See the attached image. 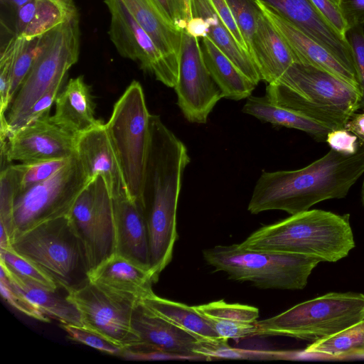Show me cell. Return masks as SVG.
<instances>
[{
	"label": "cell",
	"instance_id": "ab89813d",
	"mask_svg": "<svg viewBox=\"0 0 364 364\" xmlns=\"http://www.w3.org/2000/svg\"><path fill=\"white\" fill-rule=\"evenodd\" d=\"M65 80L56 82L52 85L33 105L30 109L23 125L37 119L50 117V110L53 104L62 90Z\"/></svg>",
	"mask_w": 364,
	"mask_h": 364
},
{
	"label": "cell",
	"instance_id": "bcb514c9",
	"mask_svg": "<svg viewBox=\"0 0 364 364\" xmlns=\"http://www.w3.org/2000/svg\"><path fill=\"white\" fill-rule=\"evenodd\" d=\"M344 129L355 135L360 145L364 147V112L354 113L346 122Z\"/></svg>",
	"mask_w": 364,
	"mask_h": 364
},
{
	"label": "cell",
	"instance_id": "7a4b0ae2",
	"mask_svg": "<svg viewBox=\"0 0 364 364\" xmlns=\"http://www.w3.org/2000/svg\"><path fill=\"white\" fill-rule=\"evenodd\" d=\"M265 96L274 104L291 109L327 127L343 129L359 109L358 89L314 65L294 62L275 82L267 84Z\"/></svg>",
	"mask_w": 364,
	"mask_h": 364
},
{
	"label": "cell",
	"instance_id": "f5cc1de1",
	"mask_svg": "<svg viewBox=\"0 0 364 364\" xmlns=\"http://www.w3.org/2000/svg\"><path fill=\"white\" fill-rule=\"evenodd\" d=\"M54 1H59V0H54Z\"/></svg>",
	"mask_w": 364,
	"mask_h": 364
},
{
	"label": "cell",
	"instance_id": "7dc6e473",
	"mask_svg": "<svg viewBox=\"0 0 364 364\" xmlns=\"http://www.w3.org/2000/svg\"><path fill=\"white\" fill-rule=\"evenodd\" d=\"M31 0H0L1 8L13 14L14 18L17 10Z\"/></svg>",
	"mask_w": 364,
	"mask_h": 364
},
{
	"label": "cell",
	"instance_id": "5b68a950",
	"mask_svg": "<svg viewBox=\"0 0 364 364\" xmlns=\"http://www.w3.org/2000/svg\"><path fill=\"white\" fill-rule=\"evenodd\" d=\"M79 53L80 20L74 6L63 22L39 37L33 65L6 114L11 132L24 124L30 109L52 85L65 80Z\"/></svg>",
	"mask_w": 364,
	"mask_h": 364
},
{
	"label": "cell",
	"instance_id": "83f0119b",
	"mask_svg": "<svg viewBox=\"0 0 364 364\" xmlns=\"http://www.w3.org/2000/svg\"><path fill=\"white\" fill-rule=\"evenodd\" d=\"M242 111L274 126L302 131L319 142L326 141L328 134L331 131L327 127L299 112L272 103L265 95H250L247 98Z\"/></svg>",
	"mask_w": 364,
	"mask_h": 364
},
{
	"label": "cell",
	"instance_id": "b9f144b4",
	"mask_svg": "<svg viewBox=\"0 0 364 364\" xmlns=\"http://www.w3.org/2000/svg\"><path fill=\"white\" fill-rule=\"evenodd\" d=\"M324 18L341 36L346 38L349 26L339 6L331 0H311Z\"/></svg>",
	"mask_w": 364,
	"mask_h": 364
},
{
	"label": "cell",
	"instance_id": "ba28073f",
	"mask_svg": "<svg viewBox=\"0 0 364 364\" xmlns=\"http://www.w3.org/2000/svg\"><path fill=\"white\" fill-rule=\"evenodd\" d=\"M143 88L134 80L115 102L106 129L127 193L142 204L141 193L149 146V117ZM143 205V204H142Z\"/></svg>",
	"mask_w": 364,
	"mask_h": 364
},
{
	"label": "cell",
	"instance_id": "d590c367",
	"mask_svg": "<svg viewBox=\"0 0 364 364\" xmlns=\"http://www.w3.org/2000/svg\"><path fill=\"white\" fill-rule=\"evenodd\" d=\"M0 291L4 299L23 314L41 321H50V318L15 288L2 269L0 271Z\"/></svg>",
	"mask_w": 364,
	"mask_h": 364
},
{
	"label": "cell",
	"instance_id": "60d3db41",
	"mask_svg": "<svg viewBox=\"0 0 364 364\" xmlns=\"http://www.w3.org/2000/svg\"><path fill=\"white\" fill-rule=\"evenodd\" d=\"M326 142L331 149L347 155L355 154L361 146L358 137L344 128L331 130Z\"/></svg>",
	"mask_w": 364,
	"mask_h": 364
},
{
	"label": "cell",
	"instance_id": "7c38bea8",
	"mask_svg": "<svg viewBox=\"0 0 364 364\" xmlns=\"http://www.w3.org/2000/svg\"><path fill=\"white\" fill-rule=\"evenodd\" d=\"M177 105L190 122L205 124L210 113L222 98L204 62L198 38L183 31L178 79L173 87Z\"/></svg>",
	"mask_w": 364,
	"mask_h": 364
},
{
	"label": "cell",
	"instance_id": "c3c4849f",
	"mask_svg": "<svg viewBox=\"0 0 364 364\" xmlns=\"http://www.w3.org/2000/svg\"><path fill=\"white\" fill-rule=\"evenodd\" d=\"M353 357H361L364 358V346L358 350L353 355Z\"/></svg>",
	"mask_w": 364,
	"mask_h": 364
},
{
	"label": "cell",
	"instance_id": "9a60e30c",
	"mask_svg": "<svg viewBox=\"0 0 364 364\" xmlns=\"http://www.w3.org/2000/svg\"><path fill=\"white\" fill-rule=\"evenodd\" d=\"M257 1L317 41L357 75L347 38L334 29L311 0Z\"/></svg>",
	"mask_w": 364,
	"mask_h": 364
},
{
	"label": "cell",
	"instance_id": "d6986e66",
	"mask_svg": "<svg viewBox=\"0 0 364 364\" xmlns=\"http://www.w3.org/2000/svg\"><path fill=\"white\" fill-rule=\"evenodd\" d=\"M259 6L284 38L295 62L309 64L326 70L359 90L357 75L326 48L264 6L261 4Z\"/></svg>",
	"mask_w": 364,
	"mask_h": 364
},
{
	"label": "cell",
	"instance_id": "44dd1931",
	"mask_svg": "<svg viewBox=\"0 0 364 364\" xmlns=\"http://www.w3.org/2000/svg\"><path fill=\"white\" fill-rule=\"evenodd\" d=\"M55 103L52 120L76 136L102 124L95 117L91 89L82 75L70 79Z\"/></svg>",
	"mask_w": 364,
	"mask_h": 364
},
{
	"label": "cell",
	"instance_id": "1f68e13d",
	"mask_svg": "<svg viewBox=\"0 0 364 364\" xmlns=\"http://www.w3.org/2000/svg\"><path fill=\"white\" fill-rule=\"evenodd\" d=\"M0 266L6 271L32 283L49 289H59L50 277L12 249H0Z\"/></svg>",
	"mask_w": 364,
	"mask_h": 364
},
{
	"label": "cell",
	"instance_id": "52a82bcc",
	"mask_svg": "<svg viewBox=\"0 0 364 364\" xmlns=\"http://www.w3.org/2000/svg\"><path fill=\"white\" fill-rule=\"evenodd\" d=\"M364 321V294L328 293L257 321L256 336L317 341Z\"/></svg>",
	"mask_w": 364,
	"mask_h": 364
},
{
	"label": "cell",
	"instance_id": "603a6c76",
	"mask_svg": "<svg viewBox=\"0 0 364 364\" xmlns=\"http://www.w3.org/2000/svg\"><path fill=\"white\" fill-rule=\"evenodd\" d=\"M178 74L183 31L166 18L155 0H121Z\"/></svg>",
	"mask_w": 364,
	"mask_h": 364
},
{
	"label": "cell",
	"instance_id": "836d02e7",
	"mask_svg": "<svg viewBox=\"0 0 364 364\" xmlns=\"http://www.w3.org/2000/svg\"><path fill=\"white\" fill-rule=\"evenodd\" d=\"M249 53L262 10L257 0H225ZM250 54V53H249Z\"/></svg>",
	"mask_w": 364,
	"mask_h": 364
},
{
	"label": "cell",
	"instance_id": "d4e9b609",
	"mask_svg": "<svg viewBox=\"0 0 364 364\" xmlns=\"http://www.w3.org/2000/svg\"><path fill=\"white\" fill-rule=\"evenodd\" d=\"M191 16L200 18L209 38L256 85L262 80L249 53L237 41L208 0H190Z\"/></svg>",
	"mask_w": 364,
	"mask_h": 364
},
{
	"label": "cell",
	"instance_id": "816d5d0a",
	"mask_svg": "<svg viewBox=\"0 0 364 364\" xmlns=\"http://www.w3.org/2000/svg\"><path fill=\"white\" fill-rule=\"evenodd\" d=\"M363 205H364V201H363Z\"/></svg>",
	"mask_w": 364,
	"mask_h": 364
},
{
	"label": "cell",
	"instance_id": "484cf974",
	"mask_svg": "<svg viewBox=\"0 0 364 364\" xmlns=\"http://www.w3.org/2000/svg\"><path fill=\"white\" fill-rule=\"evenodd\" d=\"M194 308L223 340L256 336L259 309L255 306L219 300Z\"/></svg>",
	"mask_w": 364,
	"mask_h": 364
},
{
	"label": "cell",
	"instance_id": "8992f818",
	"mask_svg": "<svg viewBox=\"0 0 364 364\" xmlns=\"http://www.w3.org/2000/svg\"><path fill=\"white\" fill-rule=\"evenodd\" d=\"M206 262L230 279L248 281L258 288L303 289L321 259L294 253L244 250L238 244L203 251Z\"/></svg>",
	"mask_w": 364,
	"mask_h": 364
},
{
	"label": "cell",
	"instance_id": "30bf717a",
	"mask_svg": "<svg viewBox=\"0 0 364 364\" xmlns=\"http://www.w3.org/2000/svg\"><path fill=\"white\" fill-rule=\"evenodd\" d=\"M69 217L86 250L91 272L116 252L113 199L102 176L87 184Z\"/></svg>",
	"mask_w": 364,
	"mask_h": 364
},
{
	"label": "cell",
	"instance_id": "ac0fdd59",
	"mask_svg": "<svg viewBox=\"0 0 364 364\" xmlns=\"http://www.w3.org/2000/svg\"><path fill=\"white\" fill-rule=\"evenodd\" d=\"M112 199L115 254L151 272L148 231L143 205L133 200L128 193Z\"/></svg>",
	"mask_w": 364,
	"mask_h": 364
},
{
	"label": "cell",
	"instance_id": "f907efd6",
	"mask_svg": "<svg viewBox=\"0 0 364 364\" xmlns=\"http://www.w3.org/2000/svg\"><path fill=\"white\" fill-rule=\"evenodd\" d=\"M331 1H333L334 3H336L338 6L340 0H331Z\"/></svg>",
	"mask_w": 364,
	"mask_h": 364
},
{
	"label": "cell",
	"instance_id": "ffe728a7",
	"mask_svg": "<svg viewBox=\"0 0 364 364\" xmlns=\"http://www.w3.org/2000/svg\"><path fill=\"white\" fill-rule=\"evenodd\" d=\"M90 279L111 292L138 302L154 294L151 272L117 254L93 269Z\"/></svg>",
	"mask_w": 364,
	"mask_h": 364
},
{
	"label": "cell",
	"instance_id": "f6af8a7d",
	"mask_svg": "<svg viewBox=\"0 0 364 364\" xmlns=\"http://www.w3.org/2000/svg\"><path fill=\"white\" fill-rule=\"evenodd\" d=\"M238 43L247 51L246 46L225 0H208ZM248 52V51H247Z\"/></svg>",
	"mask_w": 364,
	"mask_h": 364
},
{
	"label": "cell",
	"instance_id": "f35d334b",
	"mask_svg": "<svg viewBox=\"0 0 364 364\" xmlns=\"http://www.w3.org/2000/svg\"><path fill=\"white\" fill-rule=\"evenodd\" d=\"M168 21L177 29L185 31L191 18L190 0H155Z\"/></svg>",
	"mask_w": 364,
	"mask_h": 364
},
{
	"label": "cell",
	"instance_id": "f546056e",
	"mask_svg": "<svg viewBox=\"0 0 364 364\" xmlns=\"http://www.w3.org/2000/svg\"><path fill=\"white\" fill-rule=\"evenodd\" d=\"M364 346V321L333 336L315 341L304 354L326 358H351Z\"/></svg>",
	"mask_w": 364,
	"mask_h": 364
},
{
	"label": "cell",
	"instance_id": "f1b7e54d",
	"mask_svg": "<svg viewBox=\"0 0 364 364\" xmlns=\"http://www.w3.org/2000/svg\"><path fill=\"white\" fill-rule=\"evenodd\" d=\"M11 283L32 301L45 315L61 324L82 325L81 314L75 304L66 296L53 289L25 280L2 267Z\"/></svg>",
	"mask_w": 364,
	"mask_h": 364
},
{
	"label": "cell",
	"instance_id": "e575fe53",
	"mask_svg": "<svg viewBox=\"0 0 364 364\" xmlns=\"http://www.w3.org/2000/svg\"><path fill=\"white\" fill-rule=\"evenodd\" d=\"M70 338L106 353L120 356L124 348L100 333L84 326L61 324Z\"/></svg>",
	"mask_w": 364,
	"mask_h": 364
},
{
	"label": "cell",
	"instance_id": "4fadbf2b",
	"mask_svg": "<svg viewBox=\"0 0 364 364\" xmlns=\"http://www.w3.org/2000/svg\"><path fill=\"white\" fill-rule=\"evenodd\" d=\"M77 136L55 123L51 116L26 124L1 139V169L14 161L71 158L75 155Z\"/></svg>",
	"mask_w": 364,
	"mask_h": 364
},
{
	"label": "cell",
	"instance_id": "4dcf8cb0",
	"mask_svg": "<svg viewBox=\"0 0 364 364\" xmlns=\"http://www.w3.org/2000/svg\"><path fill=\"white\" fill-rule=\"evenodd\" d=\"M71 159L72 157L13 165L18 181L16 196L50 178L67 165Z\"/></svg>",
	"mask_w": 364,
	"mask_h": 364
},
{
	"label": "cell",
	"instance_id": "5bb4252c",
	"mask_svg": "<svg viewBox=\"0 0 364 364\" xmlns=\"http://www.w3.org/2000/svg\"><path fill=\"white\" fill-rule=\"evenodd\" d=\"M110 14L109 38L119 54L136 61L140 68L173 88L178 73L170 66L150 36L138 24L121 0H104Z\"/></svg>",
	"mask_w": 364,
	"mask_h": 364
},
{
	"label": "cell",
	"instance_id": "74e56055",
	"mask_svg": "<svg viewBox=\"0 0 364 364\" xmlns=\"http://www.w3.org/2000/svg\"><path fill=\"white\" fill-rule=\"evenodd\" d=\"M346 38L350 46L358 76L360 100L359 109L364 111V28L363 25L349 28Z\"/></svg>",
	"mask_w": 364,
	"mask_h": 364
},
{
	"label": "cell",
	"instance_id": "7bdbcfd3",
	"mask_svg": "<svg viewBox=\"0 0 364 364\" xmlns=\"http://www.w3.org/2000/svg\"><path fill=\"white\" fill-rule=\"evenodd\" d=\"M338 6L349 28L364 25V0H340Z\"/></svg>",
	"mask_w": 364,
	"mask_h": 364
},
{
	"label": "cell",
	"instance_id": "cb8c5ba5",
	"mask_svg": "<svg viewBox=\"0 0 364 364\" xmlns=\"http://www.w3.org/2000/svg\"><path fill=\"white\" fill-rule=\"evenodd\" d=\"M142 302L154 314L198 339L205 346L207 358L228 346V341L218 336L194 306L163 299L155 294Z\"/></svg>",
	"mask_w": 364,
	"mask_h": 364
},
{
	"label": "cell",
	"instance_id": "9c48e42d",
	"mask_svg": "<svg viewBox=\"0 0 364 364\" xmlns=\"http://www.w3.org/2000/svg\"><path fill=\"white\" fill-rule=\"evenodd\" d=\"M90 182L76 155L46 181L15 198L10 240L44 222L68 215Z\"/></svg>",
	"mask_w": 364,
	"mask_h": 364
},
{
	"label": "cell",
	"instance_id": "2e32d148",
	"mask_svg": "<svg viewBox=\"0 0 364 364\" xmlns=\"http://www.w3.org/2000/svg\"><path fill=\"white\" fill-rule=\"evenodd\" d=\"M132 326L140 343L126 349L159 350L173 358H205V346L203 343L154 314L142 301L134 306Z\"/></svg>",
	"mask_w": 364,
	"mask_h": 364
},
{
	"label": "cell",
	"instance_id": "4316f807",
	"mask_svg": "<svg viewBox=\"0 0 364 364\" xmlns=\"http://www.w3.org/2000/svg\"><path fill=\"white\" fill-rule=\"evenodd\" d=\"M200 49L204 62L223 98L247 99L257 86L208 38H201Z\"/></svg>",
	"mask_w": 364,
	"mask_h": 364
},
{
	"label": "cell",
	"instance_id": "277c9868",
	"mask_svg": "<svg viewBox=\"0 0 364 364\" xmlns=\"http://www.w3.org/2000/svg\"><path fill=\"white\" fill-rule=\"evenodd\" d=\"M11 249L33 263L67 294L90 281L86 250L69 215L14 237Z\"/></svg>",
	"mask_w": 364,
	"mask_h": 364
},
{
	"label": "cell",
	"instance_id": "8fae6325",
	"mask_svg": "<svg viewBox=\"0 0 364 364\" xmlns=\"http://www.w3.org/2000/svg\"><path fill=\"white\" fill-rule=\"evenodd\" d=\"M78 309L82 325L100 333L124 349L137 346L140 339L132 326L138 301L111 292L90 281L68 294Z\"/></svg>",
	"mask_w": 364,
	"mask_h": 364
},
{
	"label": "cell",
	"instance_id": "3957f363",
	"mask_svg": "<svg viewBox=\"0 0 364 364\" xmlns=\"http://www.w3.org/2000/svg\"><path fill=\"white\" fill-rule=\"evenodd\" d=\"M238 246L244 250L316 257L335 262L355 247L349 214L308 210L252 232Z\"/></svg>",
	"mask_w": 364,
	"mask_h": 364
},
{
	"label": "cell",
	"instance_id": "8d00e7d4",
	"mask_svg": "<svg viewBox=\"0 0 364 364\" xmlns=\"http://www.w3.org/2000/svg\"><path fill=\"white\" fill-rule=\"evenodd\" d=\"M39 37L22 38L16 58L11 87L12 101L30 70L37 53Z\"/></svg>",
	"mask_w": 364,
	"mask_h": 364
},
{
	"label": "cell",
	"instance_id": "7402d4cb",
	"mask_svg": "<svg viewBox=\"0 0 364 364\" xmlns=\"http://www.w3.org/2000/svg\"><path fill=\"white\" fill-rule=\"evenodd\" d=\"M249 53L262 80L267 84L277 81L295 62L284 38L263 11L258 20Z\"/></svg>",
	"mask_w": 364,
	"mask_h": 364
},
{
	"label": "cell",
	"instance_id": "ee69618b",
	"mask_svg": "<svg viewBox=\"0 0 364 364\" xmlns=\"http://www.w3.org/2000/svg\"><path fill=\"white\" fill-rule=\"evenodd\" d=\"M36 6L37 0H31L17 10L14 18L13 36H22L34 17Z\"/></svg>",
	"mask_w": 364,
	"mask_h": 364
},
{
	"label": "cell",
	"instance_id": "d6a6232c",
	"mask_svg": "<svg viewBox=\"0 0 364 364\" xmlns=\"http://www.w3.org/2000/svg\"><path fill=\"white\" fill-rule=\"evenodd\" d=\"M22 38L13 36L1 48L0 116L6 115L12 102L11 96V80L16 58Z\"/></svg>",
	"mask_w": 364,
	"mask_h": 364
},
{
	"label": "cell",
	"instance_id": "6da1fadb",
	"mask_svg": "<svg viewBox=\"0 0 364 364\" xmlns=\"http://www.w3.org/2000/svg\"><path fill=\"white\" fill-rule=\"evenodd\" d=\"M364 173V147L347 155L332 149L294 171H262L247 210L252 214L279 210L294 215L321 201L342 198Z\"/></svg>",
	"mask_w": 364,
	"mask_h": 364
},
{
	"label": "cell",
	"instance_id": "e0dca14e",
	"mask_svg": "<svg viewBox=\"0 0 364 364\" xmlns=\"http://www.w3.org/2000/svg\"><path fill=\"white\" fill-rule=\"evenodd\" d=\"M75 155L90 181L102 176L112 198L128 193L105 124L77 136Z\"/></svg>",
	"mask_w": 364,
	"mask_h": 364
},
{
	"label": "cell",
	"instance_id": "681fc988",
	"mask_svg": "<svg viewBox=\"0 0 364 364\" xmlns=\"http://www.w3.org/2000/svg\"><path fill=\"white\" fill-rule=\"evenodd\" d=\"M362 200L364 201V180L362 186Z\"/></svg>",
	"mask_w": 364,
	"mask_h": 364
}]
</instances>
